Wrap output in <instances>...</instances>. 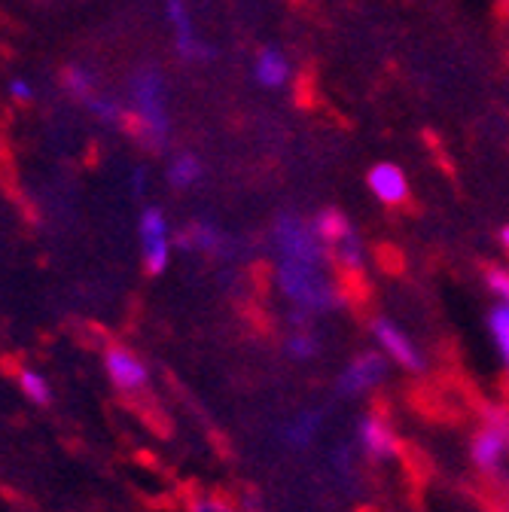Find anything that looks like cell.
Here are the masks:
<instances>
[{
	"mask_svg": "<svg viewBox=\"0 0 509 512\" xmlns=\"http://www.w3.org/2000/svg\"><path fill=\"white\" fill-rule=\"evenodd\" d=\"M388 378V354L385 351H360L339 375L336 388L342 397H363Z\"/></svg>",
	"mask_w": 509,
	"mask_h": 512,
	"instance_id": "obj_6",
	"label": "cell"
},
{
	"mask_svg": "<svg viewBox=\"0 0 509 512\" xmlns=\"http://www.w3.org/2000/svg\"><path fill=\"white\" fill-rule=\"evenodd\" d=\"M330 260H275V284L299 314H327L342 305V290L327 275Z\"/></svg>",
	"mask_w": 509,
	"mask_h": 512,
	"instance_id": "obj_2",
	"label": "cell"
},
{
	"mask_svg": "<svg viewBox=\"0 0 509 512\" xmlns=\"http://www.w3.org/2000/svg\"><path fill=\"white\" fill-rule=\"evenodd\" d=\"M193 512H235V509L229 503H223V500H199L193 506Z\"/></svg>",
	"mask_w": 509,
	"mask_h": 512,
	"instance_id": "obj_22",
	"label": "cell"
},
{
	"mask_svg": "<svg viewBox=\"0 0 509 512\" xmlns=\"http://www.w3.org/2000/svg\"><path fill=\"white\" fill-rule=\"evenodd\" d=\"M357 439L363 445V452L369 458H378V461H385V458H394L397 455V433L391 430V424L385 418H378V415H363L357 421Z\"/></svg>",
	"mask_w": 509,
	"mask_h": 512,
	"instance_id": "obj_12",
	"label": "cell"
},
{
	"mask_svg": "<svg viewBox=\"0 0 509 512\" xmlns=\"http://www.w3.org/2000/svg\"><path fill=\"white\" fill-rule=\"evenodd\" d=\"M135 196H141V189H147V171H141V168H135Z\"/></svg>",
	"mask_w": 509,
	"mask_h": 512,
	"instance_id": "obj_23",
	"label": "cell"
},
{
	"mask_svg": "<svg viewBox=\"0 0 509 512\" xmlns=\"http://www.w3.org/2000/svg\"><path fill=\"white\" fill-rule=\"evenodd\" d=\"M369 333L378 345V351H385L391 363H397L406 372H421L427 366L421 348L412 342V336H406L391 317H375L369 324Z\"/></svg>",
	"mask_w": 509,
	"mask_h": 512,
	"instance_id": "obj_7",
	"label": "cell"
},
{
	"mask_svg": "<svg viewBox=\"0 0 509 512\" xmlns=\"http://www.w3.org/2000/svg\"><path fill=\"white\" fill-rule=\"evenodd\" d=\"M500 244H503V250L509 253V226H503V229H500Z\"/></svg>",
	"mask_w": 509,
	"mask_h": 512,
	"instance_id": "obj_24",
	"label": "cell"
},
{
	"mask_svg": "<svg viewBox=\"0 0 509 512\" xmlns=\"http://www.w3.org/2000/svg\"><path fill=\"white\" fill-rule=\"evenodd\" d=\"M470 458L479 473L491 479H506V464H509V412L488 406L485 421L473 436Z\"/></svg>",
	"mask_w": 509,
	"mask_h": 512,
	"instance_id": "obj_3",
	"label": "cell"
},
{
	"mask_svg": "<svg viewBox=\"0 0 509 512\" xmlns=\"http://www.w3.org/2000/svg\"><path fill=\"white\" fill-rule=\"evenodd\" d=\"M177 247H183V250H199V253L217 256V260H229V256L235 253V238L220 223L193 220L189 226L180 229Z\"/></svg>",
	"mask_w": 509,
	"mask_h": 512,
	"instance_id": "obj_9",
	"label": "cell"
},
{
	"mask_svg": "<svg viewBox=\"0 0 509 512\" xmlns=\"http://www.w3.org/2000/svg\"><path fill=\"white\" fill-rule=\"evenodd\" d=\"M250 74L257 80V86L269 89V92H278V89H287L290 80H293V61L287 58V52L281 46H263L253 55V64H250Z\"/></svg>",
	"mask_w": 509,
	"mask_h": 512,
	"instance_id": "obj_10",
	"label": "cell"
},
{
	"mask_svg": "<svg viewBox=\"0 0 509 512\" xmlns=\"http://www.w3.org/2000/svg\"><path fill=\"white\" fill-rule=\"evenodd\" d=\"M138 244H141V263L150 275H162L171 266V253H174V238L168 217L159 205H144L138 214Z\"/></svg>",
	"mask_w": 509,
	"mask_h": 512,
	"instance_id": "obj_4",
	"label": "cell"
},
{
	"mask_svg": "<svg viewBox=\"0 0 509 512\" xmlns=\"http://www.w3.org/2000/svg\"><path fill=\"white\" fill-rule=\"evenodd\" d=\"M366 186L381 205H403L409 199V177L394 162H378L366 174Z\"/></svg>",
	"mask_w": 509,
	"mask_h": 512,
	"instance_id": "obj_11",
	"label": "cell"
},
{
	"mask_svg": "<svg viewBox=\"0 0 509 512\" xmlns=\"http://www.w3.org/2000/svg\"><path fill=\"white\" fill-rule=\"evenodd\" d=\"M165 177L177 192H186V189H196L205 180V165L196 153H174Z\"/></svg>",
	"mask_w": 509,
	"mask_h": 512,
	"instance_id": "obj_14",
	"label": "cell"
},
{
	"mask_svg": "<svg viewBox=\"0 0 509 512\" xmlns=\"http://www.w3.org/2000/svg\"><path fill=\"white\" fill-rule=\"evenodd\" d=\"M284 351H287V357L305 363V360H314L317 357V351H321V339H317L314 330L305 327V320H296V330L287 336Z\"/></svg>",
	"mask_w": 509,
	"mask_h": 512,
	"instance_id": "obj_16",
	"label": "cell"
},
{
	"mask_svg": "<svg viewBox=\"0 0 509 512\" xmlns=\"http://www.w3.org/2000/svg\"><path fill=\"white\" fill-rule=\"evenodd\" d=\"M311 223H314L317 235L324 238V244L336 241L348 226H354V223L345 217V211H339V208H321V211H317V214L311 217Z\"/></svg>",
	"mask_w": 509,
	"mask_h": 512,
	"instance_id": "obj_18",
	"label": "cell"
},
{
	"mask_svg": "<svg viewBox=\"0 0 509 512\" xmlns=\"http://www.w3.org/2000/svg\"><path fill=\"white\" fill-rule=\"evenodd\" d=\"M317 430H321V415H317V412H302V415L290 418V424L284 427V439L293 448H305L317 436Z\"/></svg>",
	"mask_w": 509,
	"mask_h": 512,
	"instance_id": "obj_17",
	"label": "cell"
},
{
	"mask_svg": "<svg viewBox=\"0 0 509 512\" xmlns=\"http://www.w3.org/2000/svg\"><path fill=\"white\" fill-rule=\"evenodd\" d=\"M168 95H171L168 80L156 64H141V68L129 77V89H125L129 122L135 125L138 138L153 150H165L171 141Z\"/></svg>",
	"mask_w": 509,
	"mask_h": 512,
	"instance_id": "obj_1",
	"label": "cell"
},
{
	"mask_svg": "<svg viewBox=\"0 0 509 512\" xmlns=\"http://www.w3.org/2000/svg\"><path fill=\"white\" fill-rule=\"evenodd\" d=\"M7 95H10L13 101H19V104H31V101L37 98V89H34V83H31L28 77H10Z\"/></svg>",
	"mask_w": 509,
	"mask_h": 512,
	"instance_id": "obj_21",
	"label": "cell"
},
{
	"mask_svg": "<svg viewBox=\"0 0 509 512\" xmlns=\"http://www.w3.org/2000/svg\"><path fill=\"white\" fill-rule=\"evenodd\" d=\"M165 22L171 28V43H174V52L189 61V64H202V61H211L217 52L211 43H205L199 37V28H196V19H193V10H189L183 0H165Z\"/></svg>",
	"mask_w": 509,
	"mask_h": 512,
	"instance_id": "obj_5",
	"label": "cell"
},
{
	"mask_svg": "<svg viewBox=\"0 0 509 512\" xmlns=\"http://www.w3.org/2000/svg\"><path fill=\"white\" fill-rule=\"evenodd\" d=\"M327 250L333 256V263L342 266L345 272H351V275L366 272V244H363V238H360V232L354 226H348L336 241H330Z\"/></svg>",
	"mask_w": 509,
	"mask_h": 512,
	"instance_id": "obj_13",
	"label": "cell"
},
{
	"mask_svg": "<svg viewBox=\"0 0 509 512\" xmlns=\"http://www.w3.org/2000/svg\"><path fill=\"white\" fill-rule=\"evenodd\" d=\"M488 336H491L494 351L500 354V360L509 372V305L506 302H497L488 311Z\"/></svg>",
	"mask_w": 509,
	"mask_h": 512,
	"instance_id": "obj_15",
	"label": "cell"
},
{
	"mask_svg": "<svg viewBox=\"0 0 509 512\" xmlns=\"http://www.w3.org/2000/svg\"><path fill=\"white\" fill-rule=\"evenodd\" d=\"M19 388H22V394H25L31 403H37V406H46V403L52 400V384L46 381V375H40V372H34V369H22V372H19Z\"/></svg>",
	"mask_w": 509,
	"mask_h": 512,
	"instance_id": "obj_19",
	"label": "cell"
},
{
	"mask_svg": "<svg viewBox=\"0 0 509 512\" xmlns=\"http://www.w3.org/2000/svg\"><path fill=\"white\" fill-rule=\"evenodd\" d=\"M485 287H488L491 296H497V302H506L509 305V269H500V266L488 269Z\"/></svg>",
	"mask_w": 509,
	"mask_h": 512,
	"instance_id": "obj_20",
	"label": "cell"
},
{
	"mask_svg": "<svg viewBox=\"0 0 509 512\" xmlns=\"http://www.w3.org/2000/svg\"><path fill=\"white\" fill-rule=\"evenodd\" d=\"M104 369H107V378L116 391L122 394H138L150 384V369L147 363L122 345H110L107 354H104Z\"/></svg>",
	"mask_w": 509,
	"mask_h": 512,
	"instance_id": "obj_8",
	"label": "cell"
}]
</instances>
